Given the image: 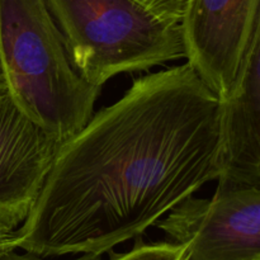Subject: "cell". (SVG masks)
<instances>
[{
  "instance_id": "cell-8",
  "label": "cell",
  "mask_w": 260,
  "mask_h": 260,
  "mask_svg": "<svg viewBox=\"0 0 260 260\" xmlns=\"http://www.w3.org/2000/svg\"><path fill=\"white\" fill-rule=\"evenodd\" d=\"M187 249L177 243L137 244L126 254L113 255L111 260H185Z\"/></svg>"
},
{
  "instance_id": "cell-7",
  "label": "cell",
  "mask_w": 260,
  "mask_h": 260,
  "mask_svg": "<svg viewBox=\"0 0 260 260\" xmlns=\"http://www.w3.org/2000/svg\"><path fill=\"white\" fill-rule=\"evenodd\" d=\"M220 106L217 180L260 187V38L254 43L240 84Z\"/></svg>"
},
{
  "instance_id": "cell-9",
  "label": "cell",
  "mask_w": 260,
  "mask_h": 260,
  "mask_svg": "<svg viewBox=\"0 0 260 260\" xmlns=\"http://www.w3.org/2000/svg\"><path fill=\"white\" fill-rule=\"evenodd\" d=\"M136 2L161 19L174 23L182 22L188 4V0H136Z\"/></svg>"
},
{
  "instance_id": "cell-11",
  "label": "cell",
  "mask_w": 260,
  "mask_h": 260,
  "mask_svg": "<svg viewBox=\"0 0 260 260\" xmlns=\"http://www.w3.org/2000/svg\"><path fill=\"white\" fill-rule=\"evenodd\" d=\"M0 260H43L40 258V255L37 254H33L27 251L25 254L20 255V254L14 253V250L9 251V253H5L3 255H0ZM73 260H102L101 255H96V254H84L80 258H76Z\"/></svg>"
},
{
  "instance_id": "cell-12",
  "label": "cell",
  "mask_w": 260,
  "mask_h": 260,
  "mask_svg": "<svg viewBox=\"0 0 260 260\" xmlns=\"http://www.w3.org/2000/svg\"><path fill=\"white\" fill-rule=\"evenodd\" d=\"M4 89H7V86H5V80H4V76H3L2 65H0V90H4Z\"/></svg>"
},
{
  "instance_id": "cell-5",
  "label": "cell",
  "mask_w": 260,
  "mask_h": 260,
  "mask_svg": "<svg viewBox=\"0 0 260 260\" xmlns=\"http://www.w3.org/2000/svg\"><path fill=\"white\" fill-rule=\"evenodd\" d=\"M180 27L188 63L218 101L230 98L260 38V0H188Z\"/></svg>"
},
{
  "instance_id": "cell-10",
  "label": "cell",
  "mask_w": 260,
  "mask_h": 260,
  "mask_svg": "<svg viewBox=\"0 0 260 260\" xmlns=\"http://www.w3.org/2000/svg\"><path fill=\"white\" fill-rule=\"evenodd\" d=\"M15 230L17 229L9 228V226L5 225L0 220V255L17 249V244H15Z\"/></svg>"
},
{
  "instance_id": "cell-2",
  "label": "cell",
  "mask_w": 260,
  "mask_h": 260,
  "mask_svg": "<svg viewBox=\"0 0 260 260\" xmlns=\"http://www.w3.org/2000/svg\"><path fill=\"white\" fill-rule=\"evenodd\" d=\"M0 65L15 106L58 145L93 116L101 88L71 65L46 0H0Z\"/></svg>"
},
{
  "instance_id": "cell-4",
  "label": "cell",
  "mask_w": 260,
  "mask_h": 260,
  "mask_svg": "<svg viewBox=\"0 0 260 260\" xmlns=\"http://www.w3.org/2000/svg\"><path fill=\"white\" fill-rule=\"evenodd\" d=\"M155 225L185 260H260V187L218 180L211 200L188 197Z\"/></svg>"
},
{
  "instance_id": "cell-6",
  "label": "cell",
  "mask_w": 260,
  "mask_h": 260,
  "mask_svg": "<svg viewBox=\"0 0 260 260\" xmlns=\"http://www.w3.org/2000/svg\"><path fill=\"white\" fill-rule=\"evenodd\" d=\"M58 144L0 90V220L12 229L29 215Z\"/></svg>"
},
{
  "instance_id": "cell-1",
  "label": "cell",
  "mask_w": 260,
  "mask_h": 260,
  "mask_svg": "<svg viewBox=\"0 0 260 260\" xmlns=\"http://www.w3.org/2000/svg\"><path fill=\"white\" fill-rule=\"evenodd\" d=\"M220 113L188 62L135 80L58 145L17 248L102 255L140 236L220 177Z\"/></svg>"
},
{
  "instance_id": "cell-3",
  "label": "cell",
  "mask_w": 260,
  "mask_h": 260,
  "mask_svg": "<svg viewBox=\"0 0 260 260\" xmlns=\"http://www.w3.org/2000/svg\"><path fill=\"white\" fill-rule=\"evenodd\" d=\"M71 65L102 88L184 56L180 23L159 18L136 0H46Z\"/></svg>"
}]
</instances>
